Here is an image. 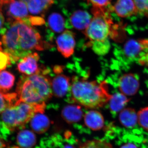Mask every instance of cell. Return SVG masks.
I'll return each mask as SVG.
<instances>
[{"label":"cell","mask_w":148,"mask_h":148,"mask_svg":"<svg viewBox=\"0 0 148 148\" xmlns=\"http://www.w3.org/2000/svg\"><path fill=\"white\" fill-rule=\"evenodd\" d=\"M71 98L74 102L89 108H97L104 106L111 97L106 83L89 81L73 78L71 85Z\"/></svg>","instance_id":"3957f363"},{"label":"cell","mask_w":148,"mask_h":148,"mask_svg":"<svg viewBox=\"0 0 148 148\" xmlns=\"http://www.w3.org/2000/svg\"><path fill=\"white\" fill-rule=\"evenodd\" d=\"M14 1V0H0V9L2 10V8L3 6L8 4Z\"/></svg>","instance_id":"1f68e13d"},{"label":"cell","mask_w":148,"mask_h":148,"mask_svg":"<svg viewBox=\"0 0 148 148\" xmlns=\"http://www.w3.org/2000/svg\"><path fill=\"white\" fill-rule=\"evenodd\" d=\"M140 82L138 76L132 73L122 76L119 81V87L122 93L125 95H133L138 92Z\"/></svg>","instance_id":"30bf717a"},{"label":"cell","mask_w":148,"mask_h":148,"mask_svg":"<svg viewBox=\"0 0 148 148\" xmlns=\"http://www.w3.org/2000/svg\"><path fill=\"white\" fill-rule=\"evenodd\" d=\"M45 103L33 104L18 101L1 114L3 127L10 132L23 128L38 113H44Z\"/></svg>","instance_id":"277c9868"},{"label":"cell","mask_w":148,"mask_h":148,"mask_svg":"<svg viewBox=\"0 0 148 148\" xmlns=\"http://www.w3.org/2000/svg\"><path fill=\"white\" fill-rule=\"evenodd\" d=\"M75 34L69 30L64 31L56 40L57 49L65 58L73 55L75 47Z\"/></svg>","instance_id":"8992f818"},{"label":"cell","mask_w":148,"mask_h":148,"mask_svg":"<svg viewBox=\"0 0 148 148\" xmlns=\"http://www.w3.org/2000/svg\"><path fill=\"white\" fill-rule=\"evenodd\" d=\"M21 1H22L26 3L27 4L29 0H21Z\"/></svg>","instance_id":"e575fe53"},{"label":"cell","mask_w":148,"mask_h":148,"mask_svg":"<svg viewBox=\"0 0 148 148\" xmlns=\"http://www.w3.org/2000/svg\"><path fill=\"white\" fill-rule=\"evenodd\" d=\"M138 118L139 125L148 132V107L139 111Z\"/></svg>","instance_id":"484cf974"},{"label":"cell","mask_w":148,"mask_h":148,"mask_svg":"<svg viewBox=\"0 0 148 148\" xmlns=\"http://www.w3.org/2000/svg\"><path fill=\"white\" fill-rule=\"evenodd\" d=\"M122 132L121 141L125 143L122 145L120 148H144L143 146L144 147L145 144L143 143L148 142L147 139H144L141 131L138 130Z\"/></svg>","instance_id":"8fae6325"},{"label":"cell","mask_w":148,"mask_h":148,"mask_svg":"<svg viewBox=\"0 0 148 148\" xmlns=\"http://www.w3.org/2000/svg\"><path fill=\"white\" fill-rule=\"evenodd\" d=\"M113 7L115 13L122 18H128L138 14L133 0H117Z\"/></svg>","instance_id":"4fadbf2b"},{"label":"cell","mask_w":148,"mask_h":148,"mask_svg":"<svg viewBox=\"0 0 148 148\" xmlns=\"http://www.w3.org/2000/svg\"><path fill=\"white\" fill-rule=\"evenodd\" d=\"M7 5L6 14L8 21H24L29 16L27 4L21 0H14Z\"/></svg>","instance_id":"52a82bcc"},{"label":"cell","mask_w":148,"mask_h":148,"mask_svg":"<svg viewBox=\"0 0 148 148\" xmlns=\"http://www.w3.org/2000/svg\"><path fill=\"white\" fill-rule=\"evenodd\" d=\"M109 101L111 113L115 115L124 108L129 100L123 93L117 92L111 95Z\"/></svg>","instance_id":"d6986e66"},{"label":"cell","mask_w":148,"mask_h":148,"mask_svg":"<svg viewBox=\"0 0 148 148\" xmlns=\"http://www.w3.org/2000/svg\"><path fill=\"white\" fill-rule=\"evenodd\" d=\"M12 64L10 56L8 53L0 48V72L6 69Z\"/></svg>","instance_id":"4316f807"},{"label":"cell","mask_w":148,"mask_h":148,"mask_svg":"<svg viewBox=\"0 0 148 148\" xmlns=\"http://www.w3.org/2000/svg\"><path fill=\"white\" fill-rule=\"evenodd\" d=\"M5 144L1 139L0 138V148H5Z\"/></svg>","instance_id":"d6a6232c"},{"label":"cell","mask_w":148,"mask_h":148,"mask_svg":"<svg viewBox=\"0 0 148 148\" xmlns=\"http://www.w3.org/2000/svg\"><path fill=\"white\" fill-rule=\"evenodd\" d=\"M86 125L93 130H100L104 125V119L101 113L96 110L88 111L84 116Z\"/></svg>","instance_id":"9a60e30c"},{"label":"cell","mask_w":148,"mask_h":148,"mask_svg":"<svg viewBox=\"0 0 148 148\" xmlns=\"http://www.w3.org/2000/svg\"><path fill=\"white\" fill-rule=\"evenodd\" d=\"M138 10V14L148 16V0H133Z\"/></svg>","instance_id":"83f0119b"},{"label":"cell","mask_w":148,"mask_h":148,"mask_svg":"<svg viewBox=\"0 0 148 148\" xmlns=\"http://www.w3.org/2000/svg\"><path fill=\"white\" fill-rule=\"evenodd\" d=\"M62 116L67 122L73 123L79 121L82 119L83 112L79 106L69 105L63 109Z\"/></svg>","instance_id":"e0dca14e"},{"label":"cell","mask_w":148,"mask_h":148,"mask_svg":"<svg viewBox=\"0 0 148 148\" xmlns=\"http://www.w3.org/2000/svg\"><path fill=\"white\" fill-rule=\"evenodd\" d=\"M2 10L0 9V30L4 25L5 18L2 12Z\"/></svg>","instance_id":"4dcf8cb0"},{"label":"cell","mask_w":148,"mask_h":148,"mask_svg":"<svg viewBox=\"0 0 148 148\" xmlns=\"http://www.w3.org/2000/svg\"><path fill=\"white\" fill-rule=\"evenodd\" d=\"M4 27L0 30L3 50L9 54L12 63L48 46L36 29L21 20L7 21Z\"/></svg>","instance_id":"6da1fadb"},{"label":"cell","mask_w":148,"mask_h":148,"mask_svg":"<svg viewBox=\"0 0 148 148\" xmlns=\"http://www.w3.org/2000/svg\"><path fill=\"white\" fill-rule=\"evenodd\" d=\"M48 25L53 33H61L66 28V21L60 14H51L48 18Z\"/></svg>","instance_id":"44dd1931"},{"label":"cell","mask_w":148,"mask_h":148,"mask_svg":"<svg viewBox=\"0 0 148 148\" xmlns=\"http://www.w3.org/2000/svg\"><path fill=\"white\" fill-rule=\"evenodd\" d=\"M62 148H75V147L72 145L67 144V145H65Z\"/></svg>","instance_id":"836d02e7"},{"label":"cell","mask_w":148,"mask_h":148,"mask_svg":"<svg viewBox=\"0 0 148 148\" xmlns=\"http://www.w3.org/2000/svg\"><path fill=\"white\" fill-rule=\"evenodd\" d=\"M18 100L16 92L5 93L0 91V114L9 107L15 105Z\"/></svg>","instance_id":"7402d4cb"},{"label":"cell","mask_w":148,"mask_h":148,"mask_svg":"<svg viewBox=\"0 0 148 148\" xmlns=\"http://www.w3.org/2000/svg\"><path fill=\"white\" fill-rule=\"evenodd\" d=\"M15 77L7 71L0 72V91L6 92L13 87Z\"/></svg>","instance_id":"603a6c76"},{"label":"cell","mask_w":148,"mask_h":148,"mask_svg":"<svg viewBox=\"0 0 148 148\" xmlns=\"http://www.w3.org/2000/svg\"><path fill=\"white\" fill-rule=\"evenodd\" d=\"M79 148H114L108 142L101 140H92L87 141L80 146Z\"/></svg>","instance_id":"d4e9b609"},{"label":"cell","mask_w":148,"mask_h":148,"mask_svg":"<svg viewBox=\"0 0 148 148\" xmlns=\"http://www.w3.org/2000/svg\"><path fill=\"white\" fill-rule=\"evenodd\" d=\"M148 51L145 39H130L127 41L123 45L122 52L125 59L130 61H135L138 58H142Z\"/></svg>","instance_id":"5b68a950"},{"label":"cell","mask_w":148,"mask_h":148,"mask_svg":"<svg viewBox=\"0 0 148 148\" xmlns=\"http://www.w3.org/2000/svg\"><path fill=\"white\" fill-rule=\"evenodd\" d=\"M36 137L34 132L24 130L18 132L16 137V143L21 148H31L36 143Z\"/></svg>","instance_id":"ac0fdd59"},{"label":"cell","mask_w":148,"mask_h":148,"mask_svg":"<svg viewBox=\"0 0 148 148\" xmlns=\"http://www.w3.org/2000/svg\"><path fill=\"white\" fill-rule=\"evenodd\" d=\"M91 16L86 11L77 10L74 12L66 21V28H75L79 30L87 29L91 21Z\"/></svg>","instance_id":"ba28073f"},{"label":"cell","mask_w":148,"mask_h":148,"mask_svg":"<svg viewBox=\"0 0 148 148\" xmlns=\"http://www.w3.org/2000/svg\"><path fill=\"white\" fill-rule=\"evenodd\" d=\"M54 1V0H29L26 4L30 13L38 14L44 12Z\"/></svg>","instance_id":"ffe728a7"},{"label":"cell","mask_w":148,"mask_h":148,"mask_svg":"<svg viewBox=\"0 0 148 148\" xmlns=\"http://www.w3.org/2000/svg\"><path fill=\"white\" fill-rule=\"evenodd\" d=\"M30 121L32 130L38 134L46 132L50 125V120L44 113L35 114Z\"/></svg>","instance_id":"5bb4252c"},{"label":"cell","mask_w":148,"mask_h":148,"mask_svg":"<svg viewBox=\"0 0 148 148\" xmlns=\"http://www.w3.org/2000/svg\"><path fill=\"white\" fill-rule=\"evenodd\" d=\"M138 119V115L133 109H125L119 114L120 122L123 126L128 129L135 128L137 125Z\"/></svg>","instance_id":"2e32d148"},{"label":"cell","mask_w":148,"mask_h":148,"mask_svg":"<svg viewBox=\"0 0 148 148\" xmlns=\"http://www.w3.org/2000/svg\"><path fill=\"white\" fill-rule=\"evenodd\" d=\"M88 3L92 4L94 6L104 7L110 4L111 0H86Z\"/></svg>","instance_id":"f546056e"},{"label":"cell","mask_w":148,"mask_h":148,"mask_svg":"<svg viewBox=\"0 0 148 148\" xmlns=\"http://www.w3.org/2000/svg\"><path fill=\"white\" fill-rule=\"evenodd\" d=\"M51 85L54 95L58 98H62L70 92L71 84L69 77L59 73L53 78Z\"/></svg>","instance_id":"7c38bea8"},{"label":"cell","mask_w":148,"mask_h":148,"mask_svg":"<svg viewBox=\"0 0 148 148\" xmlns=\"http://www.w3.org/2000/svg\"><path fill=\"white\" fill-rule=\"evenodd\" d=\"M40 56L36 52H33L19 60L17 70L26 75H31L38 73L41 69L38 64Z\"/></svg>","instance_id":"9c48e42d"},{"label":"cell","mask_w":148,"mask_h":148,"mask_svg":"<svg viewBox=\"0 0 148 148\" xmlns=\"http://www.w3.org/2000/svg\"><path fill=\"white\" fill-rule=\"evenodd\" d=\"M2 47V44L1 41H0V48Z\"/></svg>","instance_id":"d590c367"},{"label":"cell","mask_w":148,"mask_h":148,"mask_svg":"<svg viewBox=\"0 0 148 148\" xmlns=\"http://www.w3.org/2000/svg\"><path fill=\"white\" fill-rule=\"evenodd\" d=\"M87 45L91 47L95 53L100 56L106 55L108 53L110 48L109 39L103 41H89Z\"/></svg>","instance_id":"cb8c5ba5"},{"label":"cell","mask_w":148,"mask_h":148,"mask_svg":"<svg viewBox=\"0 0 148 148\" xmlns=\"http://www.w3.org/2000/svg\"><path fill=\"white\" fill-rule=\"evenodd\" d=\"M47 70L31 75H23L16 88L18 101L30 104L45 103L52 95L51 80L47 75Z\"/></svg>","instance_id":"7a4b0ae2"},{"label":"cell","mask_w":148,"mask_h":148,"mask_svg":"<svg viewBox=\"0 0 148 148\" xmlns=\"http://www.w3.org/2000/svg\"><path fill=\"white\" fill-rule=\"evenodd\" d=\"M32 26H42L45 24V21L42 17L29 16L23 21Z\"/></svg>","instance_id":"f1b7e54d"}]
</instances>
